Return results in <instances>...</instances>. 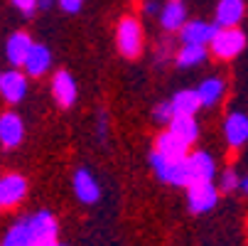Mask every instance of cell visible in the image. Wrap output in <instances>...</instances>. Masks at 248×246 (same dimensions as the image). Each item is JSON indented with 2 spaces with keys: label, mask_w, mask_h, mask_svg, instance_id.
<instances>
[{
  "label": "cell",
  "mask_w": 248,
  "mask_h": 246,
  "mask_svg": "<svg viewBox=\"0 0 248 246\" xmlns=\"http://www.w3.org/2000/svg\"><path fill=\"white\" fill-rule=\"evenodd\" d=\"M150 167L155 170L157 180L172 185V187H189L194 182L192 178V167H189V158L185 160H170L165 155H160L157 150L150 153Z\"/></svg>",
  "instance_id": "6da1fadb"
},
{
  "label": "cell",
  "mask_w": 248,
  "mask_h": 246,
  "mask_svg": "<svg viewBox=\"0 0 248 246\" xmlns=\"http://www.w3.org/2000/svg\"><path fill=\"white\" fill-rule=\"evenodd\" d=\"M243 49H246V34L238 27H219L209 45V52L217 59H233Z\"/></svg>",
  "instance_id": "7a4b0ae2"
},
{
  "label": "cell",
  "mask_w": 248,
  "mask_h": 246,
  "mask_svg": "<svg viewBox=\"0 0 248 246\" xmlns=\"http://www.w3.org/2000/svg\"><path fill=\"white\" fill-rule=\"evenodd\" d=\"M116 47L125 59H135L143 52V27L135 17H123L116 27Z\"/></svg>",
  "instance_id": "3957f363"
},
{
  "label": "cell",
  "mask_w": 248,
  "mask_h": 246,
  "mask_svg": "<svg viewBox=\"0 0 248 246\" xmlns=\"http://www.w3.org/2000/svg\"><path fill=\"white\" fill-rule=\"evenodd\" d=\"M217 202H219V187L214 182H192L187 187V204H189V212L194 214L211 212Z\"/></svg>",
  "instance_id": "277c9868"
},
{
  "label": "cell",
  "mask_w": 248,
  "mask_h": 246,
  "mask_svg": "<svg viewBox=\"0 0 248 246\" xmlns=\"http://www.w3.org/2000/svg\"><path fill=\"white\" fill-rule=\"evenodd\" d=\"M27 74L17 69H5L0 72V98L5 103H20L27 96Z\"/></svg>",
  "instance_id": "5b68a950"
},
{
  "label": "cell",
  "mask_w": 248,
  "mask_h": 246,
  "mask_svg": "<svg viewBox=\"0 0 248 246\" xmlns=\"http://www.w3.org/2000/svg\"><path fill=\"white\" fill-rule=\"evenodd\" d=\"M27 197V180L17 172H8L0 178V207L10 209L17 207Z\"/></svg>",
  "instance_id": "8992f818"
},
{
  "label": "cell",
  "mask_w": 248,
  "mask_h": 246,
  "mask_svg": "<svg viewBox=\"0 0 248 246\" xmlns=\"http://www.w3.org/2000/svg\"><path fill=\"white\" fill-rule=\"evenodd\" d=\"M52 96H54L59 109H72L77 103V96H79L77 82L69 72H64V69H59V72L52 77Z\"/></svg>",
  "instance_id": "52a82bcc"
},
{
  "label": "cell",
  "mask_w": 248,
  "mask_h": 246,
  "mask_svg": "<svg viewBox=\"0 0 248 246\" xmlns=\"http://www.w3.org/2000/svg\"><path fill=\"white\" fill-rule=\"evenodd\" d=\"M25 140V123L15 111H5L0 114V146L5 150L17 148Z\"/></svg>",
  "instance_id": "ba28073f"
},
{
  "label": "cell",
  "mask_w": 248,
  "mask_h": 246,
  "mask_svg": "<svg viewBox=\"0 0 248 246\" xmlns=\"http://www.w3.org/2000/svg\"><path fill=\"white\" fill-rule=\"evenodd\" d=\"M219 25L217 22H204V20H189L182 30H180V40L182 45H202L209 47L214 40Z\"/></svg>",
  "instance_id": "9c48e42d"
},
{
  "label": "cell",
  "mask_w": 248,
  "mask_h": 246,
  "mask_svg": "<svg viewBox=\"0 0 248 246\" xmlns=\"http://www.w3.org/2000/svg\"><path fill=\"white\" fill-rule=\"evenodd\" d=\"M3 246H42L37 231H34L32 217H20V219L5 231Z\"/></svg>",
  "instance_id": "30bf717a"
},
{
  "label": "cell",
  "mask_w": 248,
  "mask_h": 246,
  "mask_svg": "<svg viewBox=\"0 0 248 246\" xmlns=\"http://www.w3.org/2000/svg\"><path fill=\"white\" fill-rule=\"evenodd\" d=\"M74 195L81 204H96L98 197H101V187H98V180L93 178V172L89 167H79L74 172Z\"/></svg>",
  "instance_id": "8fae6325"
},
{
  "label": "cell",
  "mask_w": 248,
  "mask_h": 246,
  "mask_svg": "<svg viewBox=\"0 0 248 246\" xmlns=\"http://www.w3.org/2000/svg\"><path fill=\"white\" fill-rule=\"evenodd\" d=\"M224 138L231 148H243L248 143V116L243 111H231L224 121Z\"/></svg>",
  "instance_id": "7c38bea8"
},
{
  "label": "cell",
  "mask_w": 248,
  "mask_h": 246,
  "mask_svg": "<svg viewBox=\"0 0 248 246\" xmlns=\"http://www.w3.org/2000/svg\"><path fill=\"white\" fill-rule=\"evenodd\" d=\"M155 150L170 160H185L189 158V146L185 143V140L180 135H174L170 128L162 131L157 138H155Z\"/></svg>",
  "instance_id": "4fadbf2b"
},
{
  "label": "cell",
  "mask_w": 248,
  "mask_h": 246,
  "mask_svg": "<svg viewBox=\"0 0 248 246\" xmlns=\"http://www.w3.org/2000/svg\"><path fill=\"white\" fill-rule=\"evenodd\" d=\"M157 20H160V27L167 30V32H180L189 22L187 20V8H185L182 0H167V3L162 5V10H160V15H157Z\"/></svg>",
  "instance_id": "5bb4252c"
},
{
  "label": "cell",
  "mask_w": 248,
  "mask_h": 246,
  "mask_svg": "<svg viewBox=\"0 0 248 246\" xmlns=\"http://www.w3.org/2000/svg\"><path fill=\"white\" fill-rule=\"evenodd\" d=\"M32 47H34V42H32V37L27 32H13L8 37V42H5V59L13 66H25Z\"/></svg>",
  "instance_id": "9a60e30c"
},
{
  "label": "cell",
  "mask_w": 248,
  "mask_h": 246,
  "mask_svg": "<svg viewBox=\"0 0 248 246\" xmlns=\"http://www.w3.org/2000/svg\"><path fill=\"white\" fill-rule=\"evenodd\" d=\"M246 15V0H219L214 20L219 27H238Z\"/></svg>",
  "instance_id": "2e32d148"
},
{
  "label": "cell",
  "mask_w": 248,
  "mask_h": 246,
  "mask_svg": "<svg viewBox=\"0 0 248 246\" xmlns=\"http://www.w3.org/2000/svg\"><path fill=\"white\" fill-rule=\"evenodd\" d=\"M189 167H192V178H194V182H214L217 160L211 158L206 150L189 153Z\"/></svg>",
  "instance_id": "e0dca14e"
},
{
  "label": "cell",
  "mask_w": 248,
  "mask_h": 246,
  "mask_svg": "<svg viewBox=\"0 0 248 246\" xmlns=\"http://www.w3.org/2000/svg\"><path fill=\"white\" fill-rule=\"evenodd\" d=\"M197 91H199V98H202V106L204 109H214L226 96V82L221 77H209V79H204L197 86Z\"/></svg>",
  "instance_id": "ac0fdd59"
},
{
  "label": "cell",
  "mask_w": 248,
  "mask_h": 246,
  "mask_svg": "<svg viewBox=\"0 0 248 246\" xmlns=\"http://www.w3.org/2000/svg\"><path fill=\"white\" fill-rule=\"evenodd\" d=\"M52 66V52L45 45H34L30 49V57L25 62V74L27 77H45Z\"/></svg>",
  "instance_id": "d6986e66"
},
{
  "label": "cell",
  "mask_w": 248,
  "mask_h": 246,
  "mask_svg": "<svg viewBox=\"0 0 248 246\" xmlns=\"http://www.w3.org/2000/svg\"><path fill=\"white\" fill-rule=\"evenodd\" d=\"M32 217V224H34V231H37L40 241L47 244V241H54L57 239V231H59V222L57 217L49 212V209H40V212L30 214Z\"/></svg>",
  "instance_id": "ffe728a7"
},
{
  "label": "cell",
  "mask_w": 248,
  "mask_h": 246,
  "mask_svg": "<svg viewBox=\"0 0 248 246\" xmlns=\"http://www.w3.org/2000/svg\"><path fill=\"white\" fill-rule=\"evenodd\" d=\"M209 57V47H202V45H182L174 54V64L180 69H192V66H199L204 64Z\"/></svg>",
  "instance_id": "44dd1931"
},
{
  "label": "cell",
  "mask_w": 248,
  "mask_h": 246,
  "mask_svg": "<svg viewBox=\"0 0 248 246\" xmlns=\"http://www.w3.org/2000/svg\"><path fill=\"white\" fill-rule=\"evenodd\" d=\"M174 135H180L187 146H192L194 140L199 138V123H197V118L194 116H185V114H177L174 118H172V123L167 126Z\"/></svg>",
  "instance_id": "7402d4cb"
},
{
  "label": "cell",
  "mask_w": 248,
  "mask_h": 246,
  "mask_svg": "<svg viewBox=\"0 0 248 246\" xmlns=\"http://www.w3.org/2000/svg\"><path fill=\"white\" fill-rule=\"evenodd\" d=\"M172 106L177 114H185V116H194L202 106V98H199V91L197 89H182L172 96Z\"/></svg>",
  "instance_id": "603a6c76"
},
{
  "label": "cell",
  "mask_w": 248,
  "mask_h": 246,
  "mask_svg": "<svg viewBox=\"0 0 248 246\" xmlns=\"http://www.w3.org/2000/svg\"><path fill=\"white\" fill-rule=\"evenodd\" d=\"M174 116H177V111H174V106H172V101L157 103L155 111H153V121H155L157 126H170Z\"/></svg>",
  "instance_id": "cb8c5ba5"
},
{
  "label": "cell",
  "mask_w": 248,
  "mask_h": 246,
  "mask_svg": "<svg viewBox=\"0 0 248 246\" xmlns=\"http://www.w3.org/2000/svg\"><path fill=\"white\" fill-rule=\"evenodd\" d=\"M219 187H221V192H236L241 187V175L233 167H226L221 172V185Z\"/></svg>",
  "instance_id": "d4e9b609"
},
{
  "label": "cell",
  "mask_w": 248,
  "mask_h": 246,
  "mask_svg": "<svg viewBox=\"0 0 248 246\" xmlns=\"http://www.w3.org/2000/svg\"><path fill=\"white\" fill-rule=\"evenodd\" d=\"M13 5H15L22 15H32L34 10H40V0H13Z\"/></svg>",
  "instance_id": "484cf974"
},
{
  "label": "cell",
  "mask_w": 248,
  "mask_h": 246,
  "mask_svg": "<svg viewBox=\"0 0 248 246\" xmlns=\"http://www.w3.org/2000/svg\"><path fill=\"white\" fill-rule=\"evenodd\" d=\"M84 3H86V0H59V8H62L64 13H69V15H74V13L81 10Z\"/></svg>",
  "instance_id": "4316f807"
},
{
  "label": "cell",
  "mask_w": 248,
  "mask_h": 246,
  "mask_svg": "<svg viewBox=\"0 0 248 246\" xmlns=\"http://www.w3.org/2000/svg\"><path fill=\"white\" fill-rule=\"evenodd\" d=\"M106 135H108V118L106 114H98V140H103Z\"/></svg>",
  "instance_id": "83f0119b"
},
{
  "label": "cell",
  "mask_w": 248,
  "mask_h": 246,
  "mask_svg": "<svg viewBox=\"0 0 248 246\" xmlns=\"http://www.w3.org/2000/svg\"><path fill=\"white\" fill-rule=\"evenodd\" d=\"M143 10H145V15H155V13L160 15V10H162V8L157 5V0H145V5H143Z\"/></svg>",
  "instance_id": "f1b7e54d"
},
{
  "label": "cell",
  "mask_w": 248,
  "mask_h": 246,
  "mask_svg": "<svg viewBox=\"0 0 248 246\" xmlns=\"http://www.w3.org/2000/svg\"><path fill=\"white\" fill-rule=\"evenodd\" d=\"M243 195H248V175H243V178H241V187H238Z\"/></svg>",
  "instance_id": "f546056e"
},
{
  "label": "cell",
  "mask_w": 248,
  "mask_h": 246,
  "mask_svg": "<svg viewBox=\"0 0 248 246\" xmlns=\"http://www.w3.org/2000/svg\"><path fill=\"white\" fill-rule=\"evenodd\" d=\"M54 5V0H40V10H49Z\"/></svg>",
  "instance_id": "4dcf8cb0"
},
{
  "label": "cell",
  "mask_w": 248,
  "mask_h": 246,
  "mask_svg": "<svg viewBox=\"0 0 248 246\" xmlns=\"http://www.w3.org/2000/svg\"><path fill=\"white\" fill-rule=\"evenodd\" d=\"M42 246H66V244H59V241L54 239V241H47V244H42Z\"/></svg>",
  "instance_id": "1f68e13d"
},
{
  "label": "cell",
  "mask_w": 248,
  "mask_h": 246,
  "mask_svg": "<svg viewBox=\"0 0 248 246\" xmlns=\"http://www.w3.org/2000/svg\"><path fill=\"white\" fill-rule=\"evenodd\" d=\"M0 246H3V244H0Z\"/></svg>",
  "instance_id": "d6a6232c"
}]
</instances>
